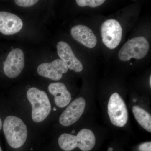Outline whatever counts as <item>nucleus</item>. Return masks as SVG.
Listing matches in <instances>:
<instances>
[{"mask_svg": "<svg viewBox=\"0 0 151 151\" xmlns=\"http://www.w3.org/2000/svg\"><path fill=\"white\" fill-rule=\"evenodd\" d=\"M72 37L76 40L89 48H93L97 43V39L91 29L83 25L73 27L70 30Z\"/></svg>", "mask_w": 151, "mask_h": 151, "instance_id": "obj_13", "label": "nucleus"}, {"mask_svg": "<svg viewBox=\"0 0 151 151\" xmlns=\"http://www.w3.org/2000/svg\"><path fill=\"white\" fill-rule=\"evenodd\" d=\"M122 29L120 23L114 19L107 20L101 27L102 41L109 49L116 48L121 42L122 37Z\"/></svg>", "mask_w": 151, "mask_h": 151, "instance_id": "obj_8", "label": "nucleus"}, {"mask_svg": "<svg viewBox=\"0 0 151 151\" xmlns=\"http://www.w3.org/2000/svg\"><path fill=\"white\" fill-rule=\"evenodd\" d=\"M14 96L12 109L24 119L39 134L48 129L55 121L53 107L47 92L35 86Z\"/></svg>", "mask_w": 151, "mask_h": 151, "instance_id": "obj_1", "label": "nucleus"}, {"mask_svg": "<svg viewBox=\"0 0 151 151\" xmlns=\"http://www.w3.org/2000/svg\"><path fill=\"white\" fill-rule=\"evenodd\" d=\"M47 92L52 104L55 121L73 100L72 95L66 85L60 82H51L49 84Z\"/></svg>", "mask_w": 151, "mask_h": 151, "instance_id": "obj_5", "label": "nucleus"}, {"mask_svg": "<svg viewBox=\"0 0 151 151\" xmlns=\"http://www.w3.org/2000/svg\"><path fill=\"white\" fill-rule=\"evenodd\" d=\"M0 151H3L1 147V145H0Z\"/></svg>", "mask_w": 151, "mask_h": 151, "instance_id": "obj_21", "label": "nucleus"}, {"mask_svg": "<svg viewBox=\"0 0 151 151\" xmlns=\"http://www.w3.org/2000/svg\"><path fill=\"white\" fill-rule=\"evenodd\" d=\"M132 111L138 124L147 132H151V114L144 108L138 105L132 107Z\"/></svg>", "mask_w": 151, "mask_h": 151, "instance_id": "obj_14", "label": "nucleus"}, {"mask_svg": "<svg viewBox=\"0 0 151 151\" xmlns=\"http://www.w3.org/2000/svg\"><path fill=\"white\" fill-rule=\"evenodd\" d=\"M56 47L58 56L68 69L76 72H81L83 70L82 63L76 57L68 44L65 42L60 41Z\"/></svg>", "mask_w": 151, "mask_h": 151, "instance_id": "obj_11", "label": "nucleus"}, {"mask_svg": "<svg viewBox=\"0 0 151 151\" xmlns=\"http://www.w3.org/2000/svg\"><path fill=\"white\" fill-rule=\"evenodd\" d=\"M86 103L84 97L73 99L58 116L52 125V131L67 129L74 126L85 112Z\"/></svg>", "mask_w": 151, "mask_h": 151, "instance_id": "obj_4", "label": "nucleus"}, {"mask_svg": "<svg viewBox=\"0 0 151 151\" xmlns=\"http://www.w3.org/2000/svg\"><path fill=\"white\" fill-rule=\"evenodd\" d=\"M107 113L110 122L113 126L123 127L129 120L127 105L122 96L118 93L111 94L107 104Z\"/></svg>", "mask_w": 151, "mask_h": 151, "instance_id": "obj_6", "label": "nucleus"}, {"mask_svg": "<svg viewBox=\"0 0 151 151\" xmlns=\"http://www.w3.org/2000/svg\"><path fill=\"white\" fill-rule=\"evenodd\" d=\"M50 142L44 143L39 151H81L92 150L96 144V136L90 129L83 128L70 132L60 130L52 132Z\"/></svg>", "mask_w": 151, "mask_h": 151, "instance_id": "obj_3", "label": "nucleus"}, {"mask_svg": "<svg viewBox=\"0 0 151 151\" xmlns=\"http://www.w3.org/2000/svg\"><path fill=\"white\" fill-rule=\"evenodd\" d=\"M24 65L23 52L20 48L14 49L9 53L4 62L3 70L8 78L15 79L21 74Z\"/></svg>", "mask_w": 151, "mask_h": 151, "instance_id": "obj_9", "label": "nucleus"}, {"mask_svg": "<svg viewBox=\"0 0 151 151\" xmlns=\"http://www.w3.org/2000/svg\"><path fill=\"white\" fill-rule=\"evenodd\" d=\"M139 151H151V142H145L140 144L139 147Z\"/></svg>", "mask_w": 151, "mask_h": 151, "instance_id": "obj_17", "label": "nucleus"}, {"mask_svg": "<svg viewBox=\"0 0 151 151\" xmlns=\"http://www.w3.org/2000/svg\"><path fill=\"white\" fill-rule=\"evenodd\" d=\"M2 130L9 151H39L43 145L41 136L12 109L3 119Z\"/></svg>", "mask_w": 151, "mask_h": 151, "instance_id": "obj_2", "label": "nucleus"}, {"mask_svg": "<svg viewBox=\"0 0 151 151\" xmlns=\"http://www.w3.org/2000/svg\"><path fill=\"white\" fill-rule=\"evenodd\" d=\"M68 68L61 60L57 59L50 63H41L37 68L38 74L42 77L54 81L62 79L63 74L67 73Z\"/></svg>", "mask_w": 151, "mask_h": 151, "instance_id": "obj_10", "label": "nucleus"}, {"mask_svg": "<svg viewBox=\"0 0 151 151\" xmlns=\"http://www.w3.org/2000/svg\"><path fill=\"white\" fill-rule=\"evenodd\" d=\"M23 26L20 18L11 13L0 12V32L12 35L19 32Z\"/></svg>", "mask_w": 151, "mask_h": 151, "instance_id": "obj_12", "label": "nucleus"}, {"mask_svg": "<svg viewBox=\"0 0 151 151\" xmlns=\"http://www.w3.org/2000/svg\"><path fill=\"white\" fill-rule=\"evenodd\" d=\"M113 149L112 148H109V149H108V151H113Z\"/></svg>", "mask_w": 151, "mask_h": 151, "instance_id": "obj_20", "label": "nucleus"}, {"mask_svg": "<svg viewBox=\"0 0 151 151\" xmlns=\"http://www.w3.org/2000/svg\"><path fill=\"white\" fill-rule=\"evenodd\" d=\"M37 0H15V3L17 5L22 7H29L35 5L37 3Z\"/></svg>", "mask_w": 151, "mask_h": 151, "instance_id": "obj_16", "label": "nucleus"}, {"mask_svg": "<svg viewBox=\"0 0 151 151\" xmlns=\"http://www.w3.org/2000/svg\"><path fill=\"white\" fill-rule=\"evenodd\" d=\"M150 45L144 37H138L132 39L124 44L119 52V58L123 61L129 60L131 58L141 59L147 54Z\"/></svg>", "mask_w": 151, "mask_h": 151, "instance_id": "obj_7", "label": "nucleus"}, {"mask_svg": "<svg viewBox=\"0 0 151 151\" xmlns=\"http://www.w3.org/2000/svg\"><path fill=\"white\" fill-rule=\"evenodd\" d=\"M149 83H150V86L151 87V76H150V80H149Z\"/></svg>", "mask_w": 151, "mask_h": 151, "instance_id": "obj_19", "label": "nucleus"}, {"mask_svg": "<svg viewBox=\"0 0 151 151\" xmlns=\"http://www.w3.org/2000/svg\"><path fill=\"white\" fill-rule=\"evenodd\" d=\"M3 119L0 117V131L2 130Z\"/></svg>", "mask_w": 151, "mask_h": 151, "instance_id": "obj_18", "label": "nucleus"}, {"mask_svg": "<svg viewBox=\"0 0 151 151\" xmlns=\"http://www.w3.org/2000/svg\"><path fill=\"white\" fill-rule=\"evenodd\" d=\"M76 4L81 7L89 6L90 7L95 8L103 4L104 0H76Z\"/></svg>", "mask_w": 151, "mask_h": 151, "instance_id": "obj_15", "label": "nucleus"}]
</instances>
